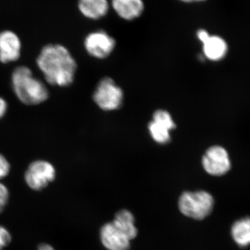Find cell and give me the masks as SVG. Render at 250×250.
<instances>
[{
    "label": "cell",
    "mask_w": 250,
    "mask_h": 250,
    "mask_svg": "<svg viewBox=\"0 0 250 250\" xmlns=\"http://www.w3.org/2000/svg\"><path fill=\"white\" fill-rule=\"evenodd\" d=\"M38 250H55L53 247L51 245L47 244V243H42L39 246Z\"/></svg>",
    "instance_id": "obj_21"
},
{
    "label": "cell",
    "mask_w": 250,
    "mask_h": 250,
    "mask_svg": "<svg viewBox=\"0 0 250 250\" xmlns=\"http://www.w3.org/2000/svg\"><path fill=\"white\" fill-rule=\"evenodd\" d=\"M36 65L49 84L67 87L75 80L76 60L68 49L61 44L44 46L36 59Z\"/></svg>",
    "instance_id": "obj_1"
},
{
    "label": "cell",
    "mask_w": 250,
    "mask_h": 250,
    "mask_svg": "<svg viewBox=\"0 0 250 250\" xmlns=\"http://www.w3.org/2000/svg\"><path fill=\"white\" fill-rule=\"evenodd\" d=\"M11 240L12 236L9 230L2 225H0V250H3L9 246Z\"/></svg>",
    "instance_id": "obj_17"
},
{
    "label": "cell",
    "mask_w": 250,
    "mask_h": 250,
    "mask_svg": "<svg viewBox=\"0 0 250 250\" xmlns=\"http://www.w3.org/2000/svg\"><path fill=\"white\" fill-rule=\"evenodd\" d=\"M10 192L9 189L4 184L0 182V214L4 211L8 202L9 201Z\"/></svg>",
    "instance_id": "obj_16"
},
{
    "label": "cell",
    "mask_w": 250,
    "mask_h": 250,
    "mask_svg": "<svg viewBox=\"0 0 250 250\" xmlns=\"http://www.w3.org/2000/svg\"><path fill=\"white\" fill-rule=\"evenodd\" d=\"M78 9L84 17L98 20L107 14L109 3L108 0H78Z\"/></svg>",
    "instance_id": "obj_13"
},
{
    "label": "cell",
    "mask_w": 250,
    "mask_h": 250,
    "mask_svg": "<svg viewBox=\"0 0 250 250\" xmlns=\"http://www.w3.org/2000/svg\"><path fill=\"white\" fill-rule=\"evenodd\" d=\"M233 241L241 248L250 245V218L246 217L236 220L231 229Z\"/></svg>",
    "instance_id": "obj_15"
},
{
    "label": "cell",
    "mask_w": 250,
    "mask_h": 250,
    "mask_svg": "<svg viewBox=\"0 0 250 250\" xmlns=\"http://www.w3.org/2000/svg\"><path fill=\"white\" fill-rule=\"evenodd\" d=\"M57 171L53 164L45 160L31 162L24 173V181L31 190L41 191L54 182Z\"/></svg>",
    "instance_id": "obj_5"
},
{
    "label": "cell",
    "mask_w": 250,
    "mask_h": 250,
    "mask_svg": "<svg viewBox=\"0 0 250 250\" xmlns=\"http://www.w3.org/2000/svg\"><path fill=\"white\" fill-rule=\"evenodd\" d=\"M202 165L206 172L214 177H221L229 172L231 162L228 151L218 145L210 146L202 156Z\"/></svg>",
    "instance_id": "obj_6"
},
{
    "label": "cell",
    "mask_w": 250,
    "mask_h": 250,
    "mask_svg": "<svg viewBox=\"0 0 250 250\" xmlns=\"http://www.w3.org/2000/svg\"><path fill=\"white\" fill-rule=\"evenodd\" d=\"M185 3H193V2H200V1H205L207 0H180Z\"/></svg>",
    "instance_id": "obj_22"
},
{
    "label": "cell",
    "mask_w": 250,
    "mask_h": 250,
    "mask_svg": "<svg viewBox=\"0 0 250 250\" xmlns=\"http://www.w3.org/2000/svg\"><path fill=\"white\" fill-rule=\"evenodd\" d=\"M93 101L97 106L105 111L118 109L123 102V90L113 79L104 77L99 82L93 93Z\"/></svg>",
    "instance_id": "obj_4"
},
{
    "label": "cell",
    "mask_w": 250,
    "mask_h": 250,
    "mask_svg": "<svg viewBox=\"0 0 250 250\" xmlns=\"http://www.w3.org/2000/svg\"><path fill=\"white\" fill-rule=\"evenodd\" d=\"M112 223L124 233L130 241L137 236L138 229L135 226L134 216L129 210L122 209L117 212Z\"/></svg>",
    "instance_id": "obj_14"
},
{
    "label": "cell",
    "mask_w": 250,
    "mask_h": 250,
    "mask_svg": "<svg viewBox=\"0 0 250 250\" xmlns=\"http://www.w3.org/2000/svg\"><path fill=\"white\" fill-rule=\"evenodd\" d=\"M84 48L87 53L94 58L106 59L113 52L116 42L106 31H97L90 33L85 38Z\"/></svg>",
    "instance_id": "obj_7"
},
{
    "label": "cell",
    "mask_w": 250,
    "mask_h": 250,
    "mask_svg": "<svg viewBox=\"0 0 250 250\" xmlns=\"http://www.w3.org/2000/svg\"><path fill=\"white\" fill-rule=\"evenodd\" d=\"M203 56L211 62H218L223 60L228 55V42L218 35H209L202 42Z\"/></svg>",
    "instance_id": "obj_11"
},
{
    "label": "cell",
    "mask_w": 250,
    "mask_h": 250,
    "mask_svg": "<svg viewBox=\"0 0 250 250\" xmlns=\"http://www.w3.org/2000/svg\"><path fill=\"white\" fill-rule=\"evenodd\" d=\"M22 42L17 34L11 30L0 32V62L7 64L20 59Z\"/></svg>",
    "instance_id": "obj_9"
},
{
    "label": "cell",
    "mask_w": 250,
    "mask_h": 250,
    "mask_svg": "<svg viewBox=\"0 0 250 250\" xmlns=\"http://www.w3.org/2000/svg\"><path fill=\"white\" fill-rule=\"evenodd\" d=\"M179 209L188 218L202 220L211 213L214 207V198L205 190L186 191L179 197Z\"/></svg>",
    "instance_id": "obj_3"
},
{
    "label": "cell",
    "mask_w": 250,
    "mask_h": 250,
    "mask_svg": "<svg viewBox=\"0 0 250 250\" xmlns=\"http://www.w3.org/2000/svg\"><path fill=\"white\" fill-rule=\"evenodd\" d=\"M11 171V164L3 154H0V180L7 177Z\"/></svg>",
    "instance_id": "obj_18"
},
{
    "label": "cell",
    "mask_w": 250,
    "mask_h": 250,
    "mask_svg": "<svg viewBox=\"0 0 250 250\" xmlns=\"http://www.w3.org/2000/svg\"><path fill=\"white\" fill-rule=\"evenodd\" d=\"M8 111V103L2 97L0 96V120L4 118Z\"/></svg>",
    "instance_id": "obj_19"
},
{
    "label": "cell",
    "mask_w": 250,
    "mask_h": 250,
    "mask_svg": "<svg viewBox=\"0 0 250 250\" xmlns=\"http://www.w3.org/2000/svg\"><path fill=\"white\" fill-rule=\"evenodd\" d=\"M170 113L166 110L159 109L154 112L152 121L148 125L152 139L159 144H167L170 141V131L175 129Z\"/></svg>",
    "instance_id": "obj_8"
},
{
    "label": "cell",
    "mask_w": 250,
    "mask_h": 250,
    "mask_svg": "<svg viewBox=\"0 0 250 250\" xmlns=\"http://www.w3.org/2000/svg\"><path fill=\"white\" fill-rule=\"evenodd\" d=\"M210 34L206 29H200L197 31V37L200 42H202L209 36Z\"/></svg>",
    "instance_id": "obj_20"
},
{
    "label": "cell",
    "mask_w": 250,
    "mask_h": 250,
    "mask_svg": "<svg viewBox=\"0 0 250 250\" xmlns=\"http://www.w3.org/2000/svg\"><path fill=\"white\" fill-rule=\"evenodd\" d=\"M11 86L16 98L27 106L45 103L49 98V90L45 83L33 75L27 66H18L11 75Z\"/></svg>",
    "instance_id": "obj_2"
},
{
    "label": "cell",
    "mask_w": 250,
    "mask_h": 250,
    "mask_svg": "<svg viewBox=\"0 0 250 250\" xmlns=\"http://www.w3.org/2000/svg\"><path fill=\"white\" fill-rule=\"evenodd\" d=\"M111 4L115 12L125 21L139 18L145 9L143 0H112Z\"/></svg>",
    "instance_id": "obj_12"
},
{
    "label": "cell",
    "mask_w": 250,
    "mask_h": 250,
    "mask_svg": "<svg viewBox=\"0 0 250 250\" xmlns=\"http://www.w3.org/2000/svg\"><path fill=\"white\" fill-rule=\"evenodd\" d=\"M100 240L108 250H129L131 241L112 222L104 224L100 229Z\"/></svg>",
    "instance_id": "obj_10"
}]
</instances>
